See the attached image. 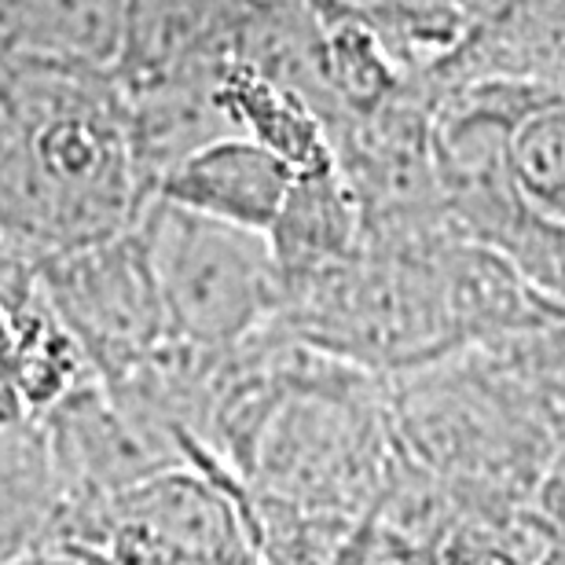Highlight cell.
I'll return each instance as SVG.
<instances>
[{
	"label": "cell",
	"instance_id": "cell-1",
	"mask_svg": "<svg viewBox=\"0 0 565 565\" xmlns=\"http://www.w3.org/2000/svg\"><path fill=\"white\" fill-rule=\"evenodd\" d=\"M151 199L118 71L0 49V239L74 250L137 228Z\"/></svg>",
	"mask_w": 565,
	"mask_h": 565
},
{
	"label": "cell",
	"instance_id": "cell-2",
	"mask_svg": "<svg viewBox=\"0 0 565 565\" xmlns=\"http://www.w3.org/2000/svg\"><path fill=\"white\" fill-rule=\"evenodd\" d=\"M169 338L206 353L235 349L282 301L287 279L268 232L213 221L166 199H151L140 217Z\"/></svg>",
	"mask_w": 565,
	"mask_h": 565
},
{
	"label": "cell",
	"instance_id": "cell-3",
	"mask_svg": "<svg viewBox=\"0 0 565 565\" xmlns=\"http://www.w3.org/2000/svg\"><path fill=\"white\" fill-rule=\"evenodd\" d=\"M44 294L104 382H118L166 349L169 320L140 224L74 250L38 254Z\"/></svg>",
	"mask_w": 565,
	"mask_h": 565
},
{
	"label": "cell",
	"instance_id": "cell-4",
	"mask_svg": "<svg viewBox=\"0 0 565 565\" xmlns=\"http://www.w3.org/2000/svg\"><path fill=\"white\" fill-rule=\"evenodd\" d=\"M298 169L246 132H228L169 166L154 195L213 221L273 232Z\"/></svg>",
	"mask_w": 565,
	"mask_h": 565
},
{
	"label": "cell",
	"instance_id": "cell-5",
	"mask_svg": "<svg viewBox=\"0 0 565 565\" xmlns=\"http://www.w3.org/2000/svg\"><path fill=\"white\" fill-rule=\"evenodd\" d=\"M268 239L287 279V294L353 262V246L360 239V202L338 162L316 173H298Z\"/></svg>",
	"mask_w": 565,
	"mask_h": 565
},
{
	"label": "cell",
	"instance_id": "cell-6",
	"mask_svg": "<svg viewBox=\"0 0 565 565\" xmlns=\"http://www.w3.org/2000/svg\"><path fill=\"white\" fill-rule=\"evenodd\" d=\"M71 522V500L38 415L0 426V565L55 544Z\"/></svg>",
	"mask_w": 565,
	"mask_h": 565
},
{
	"label": "cell",
	"instance_id": "cell-7",
	"mask_svg": "<svg viewBox=\"0 0 565 565\" xmlns=\"http://www.w3.org/2000/svg\"><path fill=\"white\" fill-rule=\"evenodd\" d=\"M132 0H0V49L118 71Z\"/></svg>",
	"mask_w": 565,
	"mask_h": 565
},
{
	"label": "cell",
	"instance_id": "cell-8",
	"mask_svg": "<svg viewBox=\"0 0 565 565\" xmlns=\"http://www.w3.org/2000/svg\"><path fill=\"white\" fill-rule=\"evenodd\" d=\"M221 96L224 107L232 110L235 129L273 147L298 173H316V169L338 162L320 110L294 88L254 71L250 63L235 60V55L224 60Z\"/></svg>",
	"mask_w": 565,
	"mask_h": 565
},
{
	"label": "cell",
	"instance_id": "cell-9",
	"mask_svg": "<svg viewBox=\"0 0 565 565\" xmlns=\"http://www.w3.org/2000/svg\"><path fill=\"white\" fill-rule=\"evenodd\" d=\"M323 30V71L349 118H375L397 93V55L364 19H316Z\"/></svg>",
	"mask_w": 565,
	"mask_h": 565
},
{
	"label": "cell",
	"instance_id": "cell-10",
	"mask_svg": "<svg viewBox=\"0 0 565 565\" xmlns=\"http://www.w3.org/2000/svg\"><path fill=\"white\" fill-rule=\"evenodd\" d=\"M507 166L525 206L565 224V96L547 99L514 121Z\"/></svg>",
	"mask_w": 565,
	"mask_h": 565
},
{
	"label": "cell",
	"instance_id": "cell-11",
	"mask_svg": "<svg viewBox=\"0 0 565 565\" xmlns=\"http://www.w3.org/2000/svg\"><path fill=\"white\" fill-rule=\"evenodd\" d=\"M118 565H265L257 547L202 551V547H162V544H110Z\"/></svg>",
	"mask_w": 565,
	"mask_h": 565
},
{
	"label": "cell",
	"instance_id": "cell-12",
	"mask_svg": "<svg viewBox=\"0 0 565 565\" xmlns=\"http://www.w3.org/2000/svg\"><path fill=\"white\" fill-rule=\"evenodd\" d=\"M30 419L26 390H22V367H19V342L11 316L0 305V426Z\"/></svg>",
	"mask_w": 565,
	"mask_h": 565
},
{
	"label": "cell",
	"instance_id": "cell-13",
	"mask_svg": "<svg viewBox=\"0 0 565 565\" xmlns=\"http://www.w3.org/2000/svg\"><path fill=\"white\" fill-rule=\"evenodd\" d=\"M8 565H118L115 555L104 547L93 544H74V540H55V544H44L30 555H22Z\"/></svg>",
	"mask_w": 565,
	"mask_h": 565
}]
</instances>
